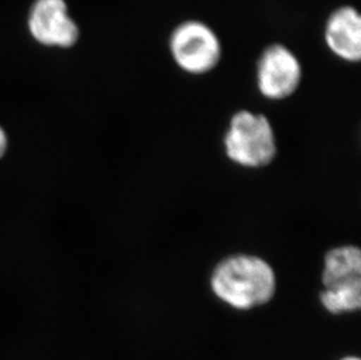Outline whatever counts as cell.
<instances>
[{"mask_svg": "<svg viewBox=\"0 0 361 360\" xmlns=\"http://www.w3.org/2000/svg\"><path fill=\"white\" fill-rule=\"evenodd\" d=\"M276 275L271 265L254 255H233L212 272L215 296L234 309L249 310L270 302L276 292Z\"/></svg>", "mask_w": 361, "mask_h": 360, "instance_id": "6da1fadb", "label": "cell"}, {"mask_svg": "<svg viewBox=\"0 0 361 360\" xmlns=\"http://www.w3.org/2000/svg\"><path fill=\"white\" fill-rule=\"evenodd\" d=\"M321 303L329 313H353L361 306V252L355 246L331 249L324 258Z\"/></svg>", "mask_w": 361, "mask_h": 360, "instance_id": "7a4b0ae2", "label": "cell"}, {"mask_svg": "<svg viewBox=\"0 0 361 360\" xmlns=\"http://www.w3.org/2000/svg\"><path fill=\"white\" fill-rule=\"evenodd\" d=\"M224 143L229 160L241 167H267L276 157V137L271 123L262 114L249 110L233 115Z\"/></svg>", "mask_w": 361, "mask_h": 360, "instance_id": "3957f363", "label": "cell"}, {"mask_svg": "<svg viewBox=\"0 0 361 360\" xmlns=\"http://www.w3.org/2000/svg\"><path fill=\"white\" fill-rule=\"evenodd\" d=\"M169 52L178 68L201 76L218 67L222 59V42L209 25L190 19L181 21L171 32Z\"/></svg>", "mask_w": 361, "mask_h": 360, "instance_id": "277c9868", "label": "cell"}, {"mask_svg": "<svg viewBox=\"0 0 361 360\" xmlns=\"http://www.w3.org/2000/svg\"><path fill=\"white\" fill-rule=\"evenodd\" d=\"M25 24L32 40L48 49L69 51L81 40V28L67 0H33Z\"/></svg>", "mask_w": 361, "mask_h": 360, "instance_id": "5b68a950", "label": "cell"}, {"mask_svg": "<svg viewBox=\"0 0 361 360\" xmlns=\"http://www.w3.org/2000/svg\"><path fill=\"white\" fill-rule=\"evenodd\" d=\"M303 67L286 44H273L263 49L256 66V85L264 99L281 101L300 88Z\"/></svg>", "mask_w": 361, "mask_h": 360, "instance_id": "8992f818", "label": "cell"}, {"mask_svg": "<svg viewBox=\"0 0 361 360\" xmlns=\"http://www.w3.org/2000/svg\"><path fill=\"white\" fill-rule=\"evenodd\" d=\"M324 41L329 51L341 61L357 64L361 60V16L351 5L331 12L324 28Z\"/></svg>", "mask_w": 361, "mask_h": 360, "instance_id": "52a82bcc", "label": "cell"}, {"mask_svg": "<svg viewBox=\"0 0 361 360\" xmlns=\"http://www.w3.org/2000/svg\"><path fill=\"white\" fill-rule=\"evenodd\" d=\"M7 146H8V138L7 133L4 130L3 126H0V158H3L4 155L6 153Z\"/></svg>", "mask_w": 361, "mask_h": 360, "instance_id": "ba28073f", "label": "cell"}, {"mask_svg": "<svg viewBox=\"0 0 361 360\" xmlns=\"http://www.w3.org/2000/svg\"><path fill=\"white\" fill-rule=\"evenodd\" d=\"M343 360H360V359H358V358L350 357V358H345V359H343Z\"/></svg>", "mask_w": 361, "mask_h": 360, "instance_id": "9c48e42d", "label": "cell"}]
</instances>
